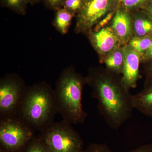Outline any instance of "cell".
Masks as SVG:
<instances>
[{
  "label": "cell",
  "mask_w": 152,
  "mask_h": 152,
  "mask_svg": "<svg viewBox=\"0 0 152 152\" xmlns=\"http://www.w3.org/2000/svg\"><path fill=\"white\" fill-rule=\"evenodd\" d=\"M114 73L92 70L86 82L92 88V96L98 102L99 112L110 127L118 129L132 115L134 109L133 95L124 85L121 77Z\"/></svg>",
  "instance_id": "1"
},
{
  "label": "cell",
  "mask_w": 152,
  "mask_h": 152,
  "mask_svg": "<svg viewBox=\"0 0 152 152\" xmlns=\"http://www.w3.org/2000/svg\"><path fill=\"white\" fill-rule=\"evenodd\" d=\"M57 110L54 91L45 82L27 87L18 116L34 129L42 132L54 123Z\"/></svg>",
  "instance_id": "2"
},
{
  "label": "cell",
  "mask_w": 152,
  "mask_h": 152,
  "mask_svg": "<svg viewBox=\"0 0 152 152\" xmlns=\"http://www.w3.org/2000/svg\"><path fill=\"white\" fill-rule=\"evenodd\" d=\"M86 79L77 73L72 66L63 70L56 83L54 91L57 113L71 124L83 123L88 115L82 103Z\"/></svg>",
  "instance_id": "3"
},
{
  "label": "cell",
  "mask_w": 152,
  "mask_h": 152,
  "mask_svg": "<svg viewBox=\"0 0 152 152\" xmlns=\"http://www.w3.org/2000/svg\"><path fill=\"white\" fill-rule=\"evenodd\" d=\"M72 125L64 120L54 122L39 138L50 152H81L83 142Z\"/></svg>",
  "instance_id": "4"
},
{
  "label": "cell",
  "mask_w": 152,
  "mask_h": 152,
  "mask_svg": "<svg viewBox=\"0 0 152 152\" xmlns=\"http://www.w3.org/2000/svg\"><path fill=\"white\" fill-rule=\"evenodd\" d=\"M35 137L34 129L19 117L0 119V147L21 152Z\"/></svg>",
  "instance_id": "5"
},
{
  "label": "cell",
  "mask_w": 152,
  "mask_h": 152,
  "mask_svg": "<svg viewBox=\"0 0 152 152\" xmlns=\"http://www.w3.org/2000/svg\"><path fill=\"white\" fill-rule=\"evenodd\" d=\"M27 87L16 74H7L0 80V119L18 116Z\"/></svg>",
  "instance_id": "6"
},
{
  "label": "cell",
  "mask_w": 152,
  "mask_h": 152,
  "mask_svg": "<svg viewBox=\"0 0 152 152\" xmlns=\"http://www.w3.org/2000/svg\"><path fill=\"white\" fill-rule=\"evenodd\" d=\"M115 2L116 0H84L82 9L77 14L76 32H88L111 12Z\"/></svg>",
  "instance_id": "7"
},
{
  "label": "cell",
  "mask_w": 152,
  "mask_h": 152,
  "mask_svg": "<svg viewBox=\"0 0 152 152\" xmlns=\"http://www.w3.org/2000/svg\"><path fill=\"white\" fill-rule=\"evenodd\" d=\"M87 33L91 44L101 57H106L120 45L111 27H105L97 31L91 29Z\"/></svg>",
  "instance_id": "8"
},
{
  "label": "cell",
  "mask_w": 152,
  "mask_h": 152,
  "mask_svg": "<svg viewBox=\"0 0 152 152\" xmlns=\"http://www.w3.org/2000/svg\"><path fill=\"white\" fill-rule=\"evenodd\" d=\"M124 48V61L122 80L125 86L130 90L136 88L141 78L139 68L142 56L129 45L125 46Z\"/></svg>",
  "instance_id": "9"
},
{
  "label": "cell",
  "mask_w": 152,
  "mask_h": 152,
  "mask_svg": "<svg viewBox=\"0 0 152 152\" xmlns=\"http://www.w3.org/2000/svg\"><path fill=\"white\" fill-rule=\"evenodd\" d=\"M111 27L121 45H125L130 40L133 34V24L126 11L119 10L115 12Z\"/></svg>",
  "instance_id": "10"
},
{
  "label": "cell",
  "mask_w": 152,
  "mask_h": 152,
  "mask_svg": "<svg viewBox=\"0 0 152 152\" xmlns=\"http://www.w3.org/2000/svg\"><path fill=\"white\" fill-rule=\"evenodd\" d=\"M133 102L134 109L152 117V80L148 79L144 89L133 95Z\"/></svg>",
  "instance_id": "11"
},
{
  "label": "cell",
  "mask_w": 152,
  "mask_h": 152,
  "mask_svg": "<svg viewBox=\"0 0 152 152\" xmlns=\"http://www.w3.org/2000/svg\"><path fill=\"white\" fill-rule=\"evenodd\" d=\"M124 61V48L117 47L104 58L107 70L117 74H122Z\"/></svg>",
  "instance_id": "12"
},
{
  "label": "cell",
  "mask_w": 152,
  "mask_h": 152,
  "mask_svg": "<svg viewBox=\"0 0 152 152\" xmlns=\"http://www.w3.org/2000/svg\"><path fill=\"white\" fill-rule=\"evenodd\" d=\"M74 15L66 9L61 8L56 11L53 26L63 35L68 33Z\"/></svg>",
  "instance_id": "13"
},
{
  "label": "cell",
  "mask_w": 152,
  "mask_h": 152,
  "mask_svg": "<svg viewBox=\"0 0 152 152\" xmlns=\"http://www.w3.org/2000/svg\"><path fill=\"white\" fill-rule=\"evenodd\" d=\"M132 24L133 32L135 37H142L152 34V20L149 17H137Z\"/></svg>",
  "instance_id": "14"
},
{
  "label": "cell",
  "mask_w": 152,
  "mask_h": 152,
  "mask_svg": "<svg viewBox=\"0 0 152 152\" xmlns=\"http://www.w3.org/2000/svg\"><path fill=\"white\" fill-rule=\"evenodd\" d=\"M152 42L151 36L142 37H134L131 38L128 45L141 56H143L149 48Z\"/></svg>",
  "instance_id": "15"
},
{
  "label": "cell",
  "mask_w": 152,
  "mask_h": 152,
  "mask_svg": "<svg viewBox=\"0 0 152 152\" xmlns=\"http://www.w3.org/2000/svg\"><path fill=\"white\" fill-rule=\"evenodd\" d=\"M1 7L7 8L15 13L25 15L27 12L28 0H0Z\"/></svg>",
  "instance_id": "16"
},
{
  "label": "cell",
  "mask_w": 152,
  "mask_h": 152,
  "mask_svg": "<svg viewBox=\"0 0 152 152\" xmlns=\"http://www.w3.org/2000/svg\"><path fill=\"white\" fill-rule=\"evenodd\" d=\"M21 152H50L39 137H35Z\"/></svg>",
  "instance_id": "17"
},
{
  "label": "cell",
  "mask_w": 152,
  "mask_h": 152,
  "mask_svg": "<svg viewBox=\"0 0 152 152\" xmlns=\"http://www.w3.org/2000/svg\"><path fill=\"white\" fill-rule=\"evenodd\" d=\"M84 2V0H66L62 8L75 15L80 10Z\"/></svg>",
  "instance_id": "18"
},
{
  "label": "cell",
  "mask_w": 152,
  "mask_h": 152,
  "mask_svg": "<svg viewBox=\"0 0 152 152\" xmlns=\"http://www.w3.org/2000/svg\"><path fill=\"white\" fill-rule=\"evenodd\" d=\"M119 2L126 9H132L152 2V0H118Z\"/></svg>",
  "instance_id": "19"
},
{
  "label": "cell",
  "mask_w": 152,
  "mask_h": 152,
  "mask_svg": "<svg viewBox=\"0 0 152 152\" xmlns=\"http://www.w3.org/2000/svg\"><path fill=\"white\" fill-rule=\"evenodd\" d=\"M81 152H113L106 144L94 143L89 145Z\"/></svg>",
  "instance_id": "20"
},
{
  "label": "cell",
  "mask_w": 152,
  "mask_h": 152,
  "mask_svg": "<svg viewBox=\"0 0 152 152\" xmlns=\"http://www.w3.org/2000/svg\"><path fill=\"white\" fill-rule=\"evenodd\" d=\"M66 0H42L45 7L52 10L57 11L63 7Z\"/></svg>",
  "instance_id": "21"
},
{
  "label": "cell",
  "mask_w": 152,
  "mask_h": 152,
  "mask_svg": "<svg viewBox=\"0 0 152 152\" xmlns=\"http://www.w3.org/2000/svg\"><path fill=\"white\" fill-rule=\"evenodd\" d=\"M115 12H111L108 14L105 17H104L97 24L95 25L96 26L94 29V31H99L102 28L105 27L106 25L109 22L112 20L113 18Z\"/></svg>",
  "instance_id": "22"
},
{
  "label": "cell",
  "mask_w": 152,
  "mask_h": 152,
  "mask_svg": "<svg viewBox=\"0 0 152 152\" xmlns=\"http://www.w3.org/2000/svg\"><path fill=\"white\" fill-rule=\"evenodd\" d=\"M128 152H152V144L143 145L136 149Z\"/></svg>",
  "instance_id": "23"
},
{
  "label": "cell",
  "mask_w": 152,
  "mask_h": 152,
  "mask_svg": "<svg viewBox=\"0 0 152 152\" xmlns=\"http://www.w3.org/2000/svg\"><path fill=\"white\" fill-rule=\"evenodd\" d=\"M143 58L142 59L145 61H152V42L149 48L143 56Z\"/></svg>",
  "instance_id": "24"
},
{
  "label": "cell",
  "mask_w": 152,
  "mask_h": 152,
  "mask_svg": "<svg viewBox=\"0 0 152 152\" xmlns=\"http://www.w3.org/2000/svg\"><path fill=\"white\" fill-rule=\"evenodd\" d=\"M145 72L148 79L152 80V60L145 67Z\"/></svg>",
  "instance_id": "25"
},
{
  "label": "cell",
  "mask_w": 152,
  "mask_h": 152,
  "mask_svg": "<svg viewBox=\"0 0 152 152\" xmlns=\"http://www.w3.org/2000/svg\"><path fill=\"white\" fill-rule=\"evenodd\" d=\"M147 11L148 12V17L152 20V2L147 7Z\"/></svg>",
  "instance_id": "26"
},
{
  "label": "cell",
  "mask_w": 152,
  "mask_h": 152,
  "mask_svg": "<svg viewBox=\"0 0 152 152\" xmlns=\"http://www.w3.org/2000/svg\"><path fill=\"white\" fill-rule=\"evenodd\" d=\"M28 1L29 4H31V5H34L39 3L42 1V0H28Z\"/></svg>",
  "instance_id": "27"
},
{
  "label": "cell",
  "mask_w": 152,
  "mask_h": 152,
  "mask_svg": "<svg viewBox=\"0 0 152 152\" xmlns=\"http://www.w3.org/2000/svg\"><path fill=\"white\" fill-rule=\"evenodd\" d=\"M0 152H11L10 151L5 149L1 147H0Z\"/></svg>",
  "instance_id": "28"
}]
</instances>
